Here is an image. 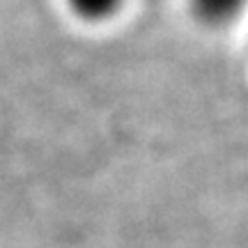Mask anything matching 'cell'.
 Returning a JSON list of instances; mask_svg holds the SVG:
<instances>
[{
	"instance_id": "6da1fadb",
	"label": "cell",
	"mask_w": 248,
	"mask_h": 248,
	"mask_svg": "<svg viewBox=\"0 0 248 248\" xmlns=\"http://www.w3.org/2000/svg\"><path fill=\"white\" fill-rule=\"evenodd\" d=\"M195 16L209 23V26H223L239 14L246 0H191Z\"/></svg>"
},
{
	"instance_id": "7a4b0ae2",
	"label": "cell",
	"mask_w": 248,
	"mask_h": 248,
	"mask_svg": "<svg viewBox=\"0 0 248 248\" xmlns=\"http://www.w3.org/2000/svg\"><path fill=\"white\" fill-rule=\"evenodd\" d=\"M69 7L85 21H106L122 9L124 0H67Z\"/></svg>"
}]
</instances>
